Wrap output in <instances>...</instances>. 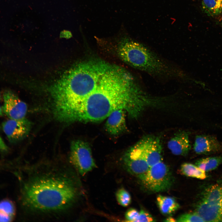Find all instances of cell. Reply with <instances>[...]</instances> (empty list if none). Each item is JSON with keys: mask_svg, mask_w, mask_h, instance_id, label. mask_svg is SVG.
<instances>
[{"mask_svg": "<svg viewBox=\"0 0 222 222\" xmlns=\"http://www.w3.org/2000/svg\"><path fill=\"white\" fill-rule=\"evenodd\" d=\"M154 101L129 75L92 90L79 106L74 121H101L118 109H123L131 117L136 118L146 107L153 104Z\"/></svg>", "mask_w": 222, "mask_h": 222, "instance_id": "cell-1", "label": "cell"}, {"mask_svg": "<svg viewBox=\"0 0 222 222\" xmlns=\"http://www.w3.org/2000/svg\"><path fill=\"white\" fill-rule=\"evenodd\" d=\"M69 173L50 169L30 176L21 186L23 206L39 212L60 211L70 207L76 200L78 191L75 179Z\"/></svg>", "mask_w": 222, "mask_h": 222, "instance_id": "cell-2", "label": "cell"}, {"mask_svg": "<svg viewBox=\"0 0 222 222\" xmlns=\"http://www.w3.org/2000/svg\"><path fill=\"white\" fill-rule=\"evenodd\" d=\"M117 51L124 62L151 76L162 78L169 72V64L143 44L129 38L121 39Z\"/></svg>", "mask_w": 222, "mask_h": 222, "instance_id": "cell-3", "label": "cell"}, {"mask_svg": "<svg viewBox=\"0 0 222 222\" xmlns=\"http://www.w3.org/2000/svg\"><path fill=\"white\" fill-rule=\"evenodd\" d=\"M141 180L147 189L154 192L168 190L173 183L170 171L162 161L150 167L147 173Z\"/></svg>", "mask_w": 222, "mask_h": 222, "instance_id": "cell-4", "label": "cell"}, {"mask_svg": "<svg viewBox=\"0 0 222 222\" xmlns=\"http://www.w3.org/2000/svg\"><path fill=\"white\" fill-rule=\"evenodd\" d=\"M69 158L72 164L82 175L96 167L90 147L84 141L78 140L72 142Z\"/></svg>", "mask_w": 222, "mask_h": 222, "instance_id": "cell-5", "label": "cell"}, {"mask_svg": "<svg viewBox=\"0 0 222 222\" xmlns=\"http://www.w3.org/2000/svg\"><path fill=\"white\" fill-rule=\"evenodd\" d=\"M123 160L124 166L128 171L141 180L150 168L141 140L127 152Z\"/></svg>", "mask_w": 222, "mask_h": 222, "instance_id": "cell-6", "label": "cell"}, {"mask_svg": "<svg viewBox=\"0 0 222 222\" xmlns=\"http://www.w3.org/2000/svg\"><path fill=\"white\" fill-rule=\"evenodd\" d=\"M3 130L12 143H15L25 138L30 131L31 124L25 118L21 119H10L2 124Z\"/></svg>", "mask_w": 222, "mask_h": 222, "instance_id": "cell-7", "label": "cell"}, {"mask_svg": "<svg viewBox=\"0 0 222 222\" xmlns=\"http://www.w3.org/2000/svg\"><path fill=\"white\" fill-rule=\"evenodd\" d=\"M3 96L4 104L2 110L7 116L11 119L25 118L27 110L26 104L11 91H5Z\"/></svg>", "mask_w": 222, "mask_h": 222, "instance_id": "cell-8", "label": "cell"}, {"mask_svg": "<svg viewBox=\"0 0 222 222\" xmlns=\"http://www.w3.org/2000/svg\"><path fill=\"white\" fill-rule=\"evenodd\" d=\"M141 141L150 167L162 161V146L159 138L154 136H147Z\"/></svg>", "mask_w": 222, "mask_h": 222, "instance_id": "cell-9", "label": "cell"}, {"mask_svg": "<svg viewBox=\"0 0 222 222\" xmlns=\"http://www.w3.org/2000/svg\"><path fill=\"white\" fill-rule=\"evenodd\" d=\"M193 149L198 154H211L222 151V143L215 136L200 135L195 138Z\"/></svg>", "mask_w": 222, "mask_h": 222, "instance_id": "cell-10", "label": "cell"}, {"mask_svg": "<svg viewBox=\"0 0 222 222\" xmlns=\"http://www.w3.org/2000/svg\"><path fill=\"white\" fill-rule=\"evenodd\" d=\"M167 146L175 155H186L191 149L188 133L182 131L175 134L168 142Z\"/></svg>", "mask_w": 222, "mask_h": 222, "instance_id": "cell-11", "label": "cell"}, {"mask_svg": "<svg viewBox=\"0 0 222 222\" xmlns=\"http://www.w3.org/2000/svg\"><path fill=\"white\" fill-rule=\"evenodd\" d=\"M125 112L122 109L116 110L107 117L105 127L109 133L111 135H116L125 130L126 129Z\"/></svg>", "mask_w": 222, "mask_h": 222, "instance_id": "cell-12", "label": "cell"}, {"mask_svg": "<svg viewBox=\"0 0 222 222\" xmlns=\"http://www.w3.org/2000/svg\"><path fill=\"white\" fill-rule=\"evenodd\" d=\"M195 212L205 222H222V207L208 205L201 200Z\"/></svg>", "mask_w": 222, "mask_h": 222, "instance_id": "cell-13", "label": "cell"}, {"mask_svg": "<svg viewBox=\"0 0 222 222\" xmlns=\"http://www.w3.org/2000/svg\"><path fill=\"white\" fill-rule=\"evenodd\" d=\"M202 200L208 204L222 206V184L210 186L204 191Z\"/></svg>", "mask_w": 222, "mask_h": 222, "instance_id": "cell-14", "label": "cell"}, {"mask_svg": "<svg viewBox=\"0 0 222 222\" xmlns=\"http://www.w3.org/2000/svg\"><path fill=\"white\" fill-rule=\"evenodd\" d=\"M157 202L160 211L165 215H170L178 210L180 205L173 197L158 195Z\"/></svg>", "mask_w": 222, "mask_h": 222, "instance_id": "cell-15", "label": "cell"}, {"mask_svg": "<svg viewBox=\"0 0 222 222\" xmlns=\"http://www.w3.org/2000/svg\"><path fill=\"white\" fill-rule=\"evenodd\" d=\"M16 213V207L12 200L4 199L0 200V222L12 221Z\"/></svg>", "mask_w": 222, "mask_h": 222, "instance_id": "cell-16", "label": "cell"}, {"mask_svg": "<svg viewBox=\"0 0 222 222\" xmlns=\"http://www.w3.org/2000/svg\"><path fill=\"white\" fill-rule=\"evenodd\" d=\"M202 7L204 11L209 16L222 15V0H202Z\"/></svg>", "mask_w": 222, "mask_h": 222, "instance_id": "cell-17", "label": "cell"}, {"mask_svg": "<svg viewBox=\"0 0 222 222\" xmlns=\"http://www.w3.org/2000/svg\"><path fill=\"white\" fill-rule=\"evenodd\" d=\"M222 163V156L210 157L198 160L195 165L205 172L214 170Z\"/></svg>", "mask_w": 222, "mask_h": 222, "instance_id": "cell-18", "label": "cell"}, {"mask_svg": "<svg viewBox=\"0 0 222 222\" xmlns=\"http://www.w3.org/2000/svg\"><path fill=\"white\" fill-rule=\"evenodd\" d=\"M181 172L186 176L204 179L207 177L205 172L196 165L189 163L183 164L180 167Z\"/></svg>", "mask_w": 222, "mask_h": 222, "instance_id": "cell-19", "label": "cell"}, {"mask_svg": "<svg viewBox=\"0 0 222 222\" xmlns=\"http://www.w3.org/2000/svg\"><path fill=\"white\" fill-rule=\"evenodd\" d=\"M116 197L118 203L123 207L129 205L131 202V197L129 193L124 188L117 191Z\"/></svg>", "mask_w": 222, "mask_h": 222, "instance_id": "cell-20", "label": "cell"}, {"mask_svg": "<svg viewBox=\"0 0 222 222\" xmlns=\"http://www.w3.org/2000/svg\"><path fill=\"white\" fill-rule=\"evenodd\" d=\"M176 220V222H204V220L195 212L193 213H187L182 214Z\"/></svg>", "mask_w": 222, "mask_h": 222, "instance_id": "cell-21", "label": "cell"}, {"mask_svg": "<svg viewBox=\"0 0 222 222\" xmlns=\"http://www.w3.org/2000/svg\"><path fill=\"white\" fill-rule=\"evenodd\" d=\"M155 220L148 212L142 210L139 212L138 216L135 222H154Z\"/></svg>", "mask_w": 222, "mask_h": 222, "instance_id": "cell-22", "label": "cell"}, {"mask_svg": "<svg viewBox=\"0 0 222 222\" xmlns=\"http://www.w3.org/2000/svg\"><path fill=\"white\" fill-rule=\"evenodd\" d=\"M139 214V212L134 208L129 209L126 212L125 217L128 221L135 222Z\"/></svg>", "mask_w": 222, "mask_h": 222, "instance_id": "cell-23", "label": "cell"}, {"mask_svg": "<svg viewBox=\"0 0 222 222\" xmlns=\"http://www.w3.org/2000/svg\"><path fill=\"white\" fill-rule=\"evenodd\" d=\"M8 147L0 136V152L5 153L8 150Z\"/></svg>", "mask_w": 222, "mask_h": 222, "instance_id": "cell-24", "label": "cell"}, {"mask_svg": "<svg viewBox=\"0 0 222 222\" xmlns=\"http://www.w3.org/2000/svg\"><path fill=\"white\" fill-rule=\"evenodd\" d=\"M163 221L165 222H176V220L172 217H169Z\"/></svg>", "mask_w": 222, "mask_h": 222, "instance_id": "cell-25", "label": "cell"}, {"mask_svg": "<svg viewBox=\"0 0 222 222\" xmlns=\"http://www.w3.org/2000/svg\"><path fill=\"white\" fill-rule=\"evenodd\" d=\"M2 110L0 107V116H2Z\"/></svg>", "mask_w": 222, "mask_h": 222, "instance_id": "cell-26", "label": "cell"}, {"mask_svg": "<svg viewBox=\"0 0 222 222\" xmlns=\"http://www.w3.org/2000/svg\"><path fill=\"white\" fill-rule=\"evenodd\" d=\"M1 96H0V100H1Z\"/></svg>", "mask_w": 222, "mask_h": 222, "instance_id": "cell-27", "label": "cell"}, {"mask_svg": "<svg viewBox=\"0 0 222 222\" xmlns=\"http://www.w3.org/2000/svg\"><path fill=\"white\" fill-rule=\"evenodd\" d=\"M1 187V186L0 185V187Z\"/></svg>", "mask_w": 222, "mask_h": 222, "instance_id": "cell-28", "label": "cell"}]
</instances>
